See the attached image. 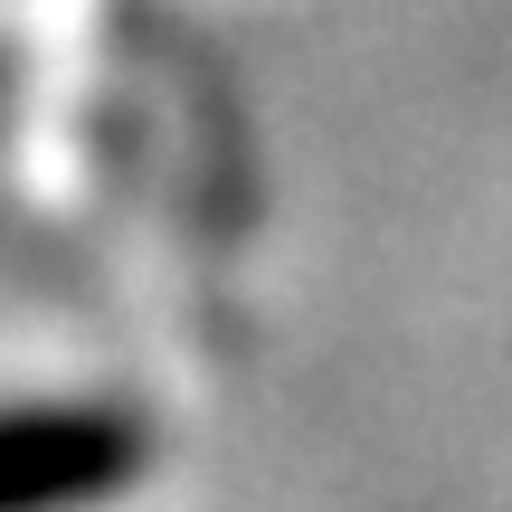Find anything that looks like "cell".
I'll list each match as a JSON object with an SVG mask.
<instances>
[{
    "label": "cell",
    "mask_w": 512,
    "mask_h": 512,
    "mask_svg": "<svg viewBox=\"0 0 512 512\" xmlns=\"http://www.w3.org/2000/svg\"><path fill=\"white\" fill-rule=\"evenodd\" d=\"M152 465H162V437L124 399L0 408V512H105Z\"/></svg>",
    "instance_id": "obj_1"
}]
</instances>
